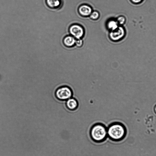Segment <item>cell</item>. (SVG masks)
Here are the masks:
<instances>
[{
  "instance_id": "cell-9",
  "label": "cell",
  "mask_w": 156,
  "mask_h": 156,
  "mask_svg": "<svg viewBox=\"0 0 156 156\" xmlns=\"http://www.w3.org/2000/svg\"><path fill=\"white\" fill-rule=\"evenodd\" d=\"M76 41L75 38L72 36H68L66 37L63 40L64 45L68 47L73 46L75 44Z\"/></svg>"
},
{
  "instance_id": "cell-1",
  "label": "cell",
  "mask_w": 156,
  "mask_h": 156,
  "mask_svg": "<svg viewBox=\"0 0 156 156\" xmlns=\"http://www.w3.org/2000/svg\"><path fill=\"white\" fill-rule=\"evenodd\" d=\"M108 137L114 141L122 140L126 134V130L124 125L120 122H115L109 124L107 127Z\"/></svg>"
},
{
  "instance_id": "cell-7",
  "label": "cell",
  "mask_w": 156,
  "mask_h": 156,
  "mask_svg": "<svg viewBox=\"0 0 156 156\" xmlns=\"http://www.w3.org/2000/svg\"><path fill=\"white\" fill-rule=\"evenodd\" d=\"M79 11L81 15L84 17L90 16L93 12L92 8L86 5L81 6L79 8Z\"/></svg>"
},
{
  "instance_id": "cell-15",
  "label": "cell",
  "mask_w": 156,
  "mask_h": 156,
  "mask_svg": "<svg viewBox=\"0 0 156 156\" xmlns=\"http://www.w3.org/2000/svg\"><path fill=\"white\" fill-rule=\"evenodd\" d=\"M154 111L155 114H156V105L154 107Z\"/></svg>"
},
{
  "instance_id": "cell-13",
  "label": "cell",
  "mask_w": 156,
  "mask_h": 156,
  "mask_svg": "<svg viewBox=\"0 0 156 156\" xmlns=\"http://www.w3.org/2000/svg\"><path fill=\"white\" fill-rule=\"evenodd\" d=\"M83 41L81 39H77L76 40L75 44L78 47H81L83 45Z\"/></svg>"
},
{
  "instance_id": "cell-8",
  "label": "cell",
  "mask_w": 156,
  "mask_h": 156,
  "mask_svg": "<svg viewBox=\"0 0 156 156\" xmlns=\"http://www.w3.org/2000/svg\"><path fill=\"white\" fill-rule=\"evenodd\" d=\"M78 102L75 98L72 97L66 100V105L67 107L70 110L76 109L78 106Z\"/></svg>"
},
{
  "instance_id": "cell-10",
  "label": "cell",
  "mask_w": 156,
  "mask_h": 156,
  "mask_svg": "<svg viewBox=\"0 0 156 156\" xmlns=\"http://www.w3.org/2000/svg\"><path fill=\"white\" fill-rule=\"evenodd\" d=\"M119 26V25L116 20H111L109 21L107 24L108 28L111 31L116 30Z\"/></svg>"
},
{
  "instance_id": "cell-5",
  "label": "cell",
  "mask_w": 156,
  "mask_h": 156,
  "mask_svg": "<svg viewBox=\"0 0 156 156\" xmlns=\"http://www.w3.org/2000/svg\"><path fill=\"white\" fill-rule=\"evenodd\" d=\"M69 31L72 36L77 39H80L84 34V28L80 25L74 24L71 26L69 28Z\"/></svg>"
},
{
  "instance_id": "cell-6",
  "label": "cell",
  "mask_w": 156,
  "mask_h": 156,
  "mask_svg": "<svg viewBox=\"0 0 156 156\" xmlns=\"http://www.w3.org/2000/svg\"><path fill=\"white\" fill-rule=\"evenodd\" d=\"M45 3L47 7L52 9H59L62 5V0H45Z\"/></svg>"
},
{
  "instance_id": "cell-11",
  "label": "cell",
  "mask_w": 156,
  "mask_h": 156,
  "mask_svg": "<svg viewBox=\"0 0 156 156\" xmlns=\"http://www.w3.org/2000/svg\"><path fill=\"white\" fill-rule=\"evenodd\" d=\"M119 26H122L126 22V18L124 16H121L119 17L116 19Z\"/></svg>"
},
{
  "instance_id": "cell-12",
  "label": "cell",
  "mask_w": 156,
  "mask_h": 156,
  "mask_svg": "<svg viewBox=\"0 0 156 156\" xmlns=\"http://www.w3.org/2000/svg\"><path fill=\"white\" fill-rule=\"evenodd\" d=\"M90 18L93 20H97L99 18V15L98 12L97 11L92 12L90 15Z\"/></svg>"
},
{
  "instance_id": "cell-2",
  "label": "cell",
  "mask_w": 156,
  "mask_h": 156,
  "mask_svg": "<svg viewBox=\"0 0 156 156\" xmlns=\"http://www.w3.org/2000/svg\"><path fill=\"white\" fill-rule=\"evenodd\" d=\"M89 134L91 138L94 142L102 143L108 137L107 127L102 123H95L91 126Z\"/></svg>"
},
{
  "instance_id": "cell-14",
  "label": "cell",
  "mask_w": 156,
  "mask_h": 156,
  "mask_svg": "<svg viewBox=\"0 0 156 156\" xmlns=\"http://www.w3.org/2000/svg\"><path fill=\"white\" fill-rule=\"evenodd\" d=\"M143 0H131V2L135 4H140L143 1Z\"/></svg>"
},
{
  "instance_id": "cell-3",
  "label": "cell",
  "mask_w": 156,
  "mask_h": 156,
  "mask_svg": "<svg viewBox=\"0 0 156 156\" xmlns=\"http://www.w3.org/2000/svg\"><path fill=\"white\" fill-rule=\"evenodd\" d=\"M55 96L58 100H67L72 97L73 92L69 87L63 86L58 88L55 92Z\"/></svg>"
},
{
  "instance_id": "cell-4",
  "label": "cell",
  "mask_w": 156,
  "mask_h": 156,
  "mask_svg": "<svg viewBox=\"0 0 156 156\" xmlns=\"http://www.w3.org/2000/svg\"><path fill=\"white\" fill-rule=\"evenodd\" d=\"M126 31L125 29L122 26H119L116 30L111 31L109 34L111 40L117 41L122 40L125 36Z\"/></svg>"
}]
</instances>
